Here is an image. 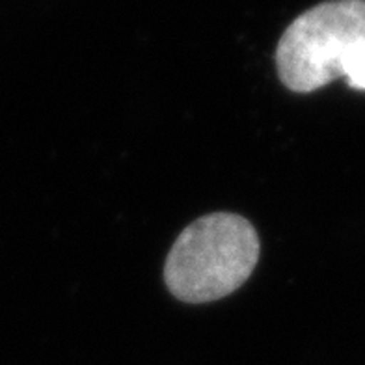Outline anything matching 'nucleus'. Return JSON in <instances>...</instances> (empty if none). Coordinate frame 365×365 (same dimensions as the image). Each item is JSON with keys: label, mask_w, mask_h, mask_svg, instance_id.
<instances>
[{"label": "nucleus", "mask_w": 365, "mask_h": 365, "mask_svg": "<svg viewBox=\"0 0 365 365\" xmlns=\"http://www.w3.org/2000/svg\"><path fill=\"white\" fill-rule=\"evenodd\" d=\"M259 254L252 222L235 212H211L185 227L173 242L164 282L181 302H215L250 278Z\"/></svg>", "instance_id": "f257e3e1"}, {"label": "nucleus", "mask_w": 365, "mask_h": 365, "mask_svg": "<svg viewBox=\"0 0 365 365\" xmlns=\"http://www.w3.org/2000/svg\"><path fill=\"white\" fill-rule=\"evenodd\" d=\"M365 43V0H328L304 11L285 29L276 48L284 86L309 93L343 78L346 62Z\"/></svg>", "instance_id": "f03ea898"}, {"label": "nucleus", "mask_w": 365, "mask_h": 365, "mask_svg": "<svg viewBox=\"0 0 365 365\" xmlns=\"http://www.w3.org/2000/svg\"><path fill=\"white\" fill-rule=\"evenodd\" d=\"M343 78L354 90L365 91V43H361L360 47L356 48L351 60L346 62Z\"/></svg>", "instance_id": "7ed1b4c3"}]
</instances>
